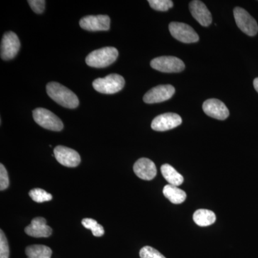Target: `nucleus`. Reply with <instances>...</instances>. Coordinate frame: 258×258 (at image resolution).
I'll use <instances>...</instances> for the list:
<instances>
[{"instance_id": "nucleus-21", "label": "nucleus", "mask_w": 258, "mask_h": 258, "mask_svg": "<svg viewBox=\"0 0 258 258\" xmlns=\"http://www.w3.org/2000/svg\"><path fill=\"white\" fill-rule=\"evenodd\" d=\"M82 225L85 228L89 229L92 231L95 237H101L104 235L105 230L103 226L98 224L96 220L91 218H85L82 220Z\"/></svg>"}, {"instance_id": "nucleus-22", "label": "nucleus", "mask_w": 258, "mask_h": 258, "mask_svg": "<svg viewBox=\"0 0 258 258\" xmlns=\"http://www.w3.org/2000/svg\"><path fill=\"white\" fill-rule=\"evenodd\" d=\"M29 195L33 201L36 202L37 203H43L45 202L50 201L52 199V195L47 192L44 189H40V188H35V189L30 190Z\"/></svg>"}, {"instance_id": "nucleus-13", "label": "nucleus", "mask_w": 258, "mask_h": 258, "mask_svg": "<svg viewBox=\"0 0 258 258\" xmlns=\"http://www.w3.org/2000/svg\"><path fill=\"white\" fill-rule=\"evenodd\" d=\"M203 111L209 116L218 120H225L230 115L228 108L220 100L208 99L204 102Z\"/></svg>"}, {"instance_id": "nucleus-26", "label": "nucleus", "mask_w": 258, "mask_h": 258, "mask_svg": "<svg viewBox=\"0 0 258 258\" xmlns=\"http://www.w3.org/2000/svg\"><path fill=\"white\" fill-rule=\"evenodd\" d=\"M10 185L9 176L6 168L3 164H0V190L8 189Z\"/></svg>"}, {"instance_id": "nucleus-15", "label": "nucleus", "mask_w": 258, "mask_h": 258, "mask_svg": "<svg viewBox=\"0 0 258 258\" xmlns=\"http://www.w3.org/2000/svg\"><path fill=\"white\" fill-rule=\"evenodd\" d=\"M189 10L191 15L202 26L208 27L211 25L212 18L206 5L203 2L194 0L189 3Z\"/></svg>"}, {"instance_id": "nucleus-25", "label": "nucleus", "mask_w": 258, "mask_h": 258, "mask_svg": "<svg viewBox=\"0 0 258 258\" xmlns=\"http://www.w3.org/2000/svg\"><path fill=\"white\" fill-rule=\"evenodd\" d=\"M10 248L4 232L0 230V258H9Z\"/></svg>"}, {"instance_id": "nucleus-8", "label": "nucleus", "mask_w": 258, "mask_h": 258, "mask_svg": "<svg viewBox=\"0 0 258 258\" xmlns=\"http://www.w3.org/2000/svg\"><path fill=\"white\" fill-rule=\"evenodd\" d=\"M20 49V41L15 32H8L3 35L1 42V58L10 60L14 58Z\"/></svg>"}, {"instance_id": "nucleus-4", "label": "nucleus", "mask_w": 258, "mask_h": 258, "mask_svg": "<svg viewBox=\"0 0 258 258\" xmlns=\"http://www.w3.org/2000/svg\"><path fill=\"white\" fill-rule=\"evenodd\" d=\"M32 115L35 121L42 128L54 132H60L63 128L62 120L49 110L43 108H36L32 112Z\"/></svg>"}, {"instance_id": "nucleus-14", "label": "nucleus", "mask_w": 258, "mask_h": 258, "mask_svg": "<svg viewBox=\"0 0 258 258\" xmlns=\"http://www.w3.org/2000/svg\"><path fill=\"white\" fill-rule=\"evenodd\" d=\"M25 233L33 237H49L52 233V230L50 226L47 225L45 218L37 217L32 220L30 225L25 229Z\"/></svg>"}, {"instance_id": "nucleus-2", "label": "nucleus", "mask_w": 258, "mask_h": 258, "mask_svg": "<svg viewBox=\"0 0 258 258\" xmlns=\"http://www.w3.org/2000/svg\"><path fill=\"white\" fill-rule=\"evenodd\" d=\"M118 56V51L113 47H106L93 51L86 57L88 66L97 69L106 68L113 63Z\"/></svg>"}, {"instance_id": "nucleus-28", "label": "nucleus", "mask_w": 258, "mask_h": 258, "mask_svg": "<svg viewBox=\"0 0 258 258\" xmlns=\"http://www.w3.org/2000/svg\"><path fill=\"white\" fill-rule=\"evenodd\" d=\"M253 86L254 89H255L256 91L258 93V78H256V79L254 80Z\"/></svg>"}, {"instance_id": "nucleus-27", "label": "nucleus", "mask_w": 258, "mask_h": 258, "mask_svg": "<svg viewBox=\"0 0 258 258\" xmlns=\"http://www.w3.org/2000/svg\"><path fill=\"white\" fill-rule=\"evenodd\" d=\"M31 9L37 14H42L45 10V0H28Z\"/></svg>"}, {"instance_id": "nucleus-11", "label": "nucleus", "mask_w": 258, "mask_h": 258, "mask_svg": "<svg viewBox=\"0 0 258 258\" xmlns=\"http://www.w3.org/2000/svg\"><path fill=\"white\" fill-rule=\"evenodd\" d=\"M182 123L179 115L174 113H166L156 117L153 120L152 128L157 132H166L179 126Z\"/></svg>"}, {"instance_id": "nucleus-23", "label": "nucleus", "mask_w": 258, "mask_h": 258, "mask_svg": "<svg viewBox=\"0 0 258 258\" xmlns=\"http://www.w3.org/2000/svg\"><path fill=\"white\" fill-rule=\"evenodd\" d=\"M148 3L152 9L157 11H167L174 6V3L171 0H149Z\"/></svg>"}, {"instance_id": "nucleus-18", "label": "nucleus", "mask_w": 258, "mask_h": 258, "mask_svg": "<svg viewBox=\"0 0 258 258\" xmlns=\"http://www.w3.org/2000/svg\"><path fill=\"white\" fill-rule=\"evenodd\" d=\"M216 215L211 210L200 209L197 210L193 215V220L200 227H208L216 221Z\"/></svg>"}, {"instance_id": "nucleus-10", "label": "nucleus", "mask_w": 258, "mask_h": 258, "mask_svg": "<svg viewBox=\"0 0 258 258\" xmlns=\"http://www.w3.org/2000/svg\"><path fill=\"white\" fill-rule=\"evenodd\" d=\"M175 93V88L171 85H161L152 88L144 96L146 103H157L170 99Z\"/></svg>"}, {"instance_id": "nucleus-19", "label": "nucleus", "mask_w": 258, "mask_h": 258, "mask_svg": "<svg viewBox=\"0 0 258 258\" xmlns=\"http://www.w3.org/2000/svg\"><path fill=\"white\" fill-rule=\"evenodd\" d=\"M161 174L164 179L173 186H180L184 181V178L170 164H163L161 167Z\"/></svg>"}, {"instance_id": "nucleus-7", "label": "nucleus", "mask_w": 258, "mask_h": 258, "mask_svg": "<svg viewBox=\"0 0 258 258\" xmlns=\"http://www.w3.org/2000/svg\"><path fill=\"white\" fill-rule=\"evenodd\" d=\"M234 17L237 27L246 35L254 36L258 32L257 22L245 10L241 8L234 9Z\"/></svg>"}, {"instance_id": "nucleus-9", "label": "nucleus", "mask_w": 258, "mask_h": 258, "mask_svg": "<svg viewBox=\"0 0 258 258\" xmlns=\"http://www.w3.org/2000/svg\"><path fill=\"white\" fill-rule=\"evenodd\" d=\"M111 19L108 15H89L80 20L79 25L88 31H107L110 29Z\"/></svg>"}, {"instance_id": "nucleus-12", "label": "nucleus", "mask_w": 258, "mask_h": 258, "mask_svg": "<svg viewBox=\"0 0 258 258\" xmlns=\"http://www.w3.org/2000/svg\"><path fill=\"white\" fill-rule=\"evenodd\" d=\"M54 155L56 160L67 167H76L81 161L79 153L74 149L63 146L56 147L54 149Z\"/></svg>"}, {"instance_id": "nucleus-24", "label": "nucleus", "mask_w": 258, "mask_h": 258, "mask_svg": "<svg viewBox=\"0 0 258 258\" xmlns=\"http://www.w3.org/2000/svg\"><path fill=\"white\" fill-rule=\"evenodd\" d=\"M141 258H166L157 249L150 246H145L139 252Z\"/></svg>"}, {"instance_id": "nucleus-6", "label": "nucleus", "mask_w": 258, "mask_h": 258, "mask_svg": "<svg viewBox=\"0 0 258 258\" xmlns=\"http://www.w3.org/2000/svg\"><path fill=\"white\" fill-rule=\"evenodd\" d=\"M169 31L176 40L184 43H194L200 40V37L189 25L172 22L169 25Z\"/></svg>"}, {"instance_id": "nucleus-17", "label": "nucleus", "mask_w": 258, "mask_h": 258, "mask_svg": "<svg viewBox=\"0 0 258 258\" xmlns=\"http://www.w3.org/2000/svg\"><path fill=\"white\" fill-rule=\"evenodd\" d=\"M163 194L171 203L179 205L184 203L186 198V194L177 186L167 184L163 189Z\"/></svg>"}, {"instance_id": "nucleus-16", "label": "nucleus", "mask_w": 258, "mask_h": 258, "mask_svg": "<svg viewBox=\"0 0 258 258\" xmlns=\"http://www.w3.org/2000/svg\"><path fill=\"white\" fill-rule=\"evenodd\" d=\"M134 171L140 179L150 181L157 176L155 164L147 158L139 159L134 165Z\"/></svg>"}, {"instance_id": "nucleus-5", "label": "nucleus", "mask_w": 258, "mask_h": 258, "mask_svg": "<svg viewBox=\"0 0 258 258\" xmlns=\"http://www.w3.org/2000/svg\"><path fill=\"white\" fill-rule=\"evenodd\" d=\"M151 67L163 73H180L184 71L185 64L174 56H161L151 61Z\"/></svg>"}, {"instance_id": "nucleus-20", "label": "nucleus", "mask_w": 258, "mask_h": 258, "mask_svg": "<svg viewBox=\"0 0 258 258\" xmlns=\"http://www.w3.org/2000/svg\"><path fill=\"white\" fill-rule=\"evenodd\" d=\"M28 258H50L52 249L43 244H33L28 246L25 249Z\"/></svg>"}, {"instance_id": "nucleus-1", "label": "nucleus", "mask_w": 258, "mask_h": 258, "mask_svg": "<svg viewBox=\"0 0 258 258\" xmlns=\"http://www.w3.org/2000/svg\"><path fill=\"white\" fill-rule=\"evenodd\" d=\"M46 88L47 95L60 106L67 108H76L79 106V100L77 96L60 83H49Z\"/></svg>"}, {"instance_id": "nucleus-3", "label": "nucleus", "mask_w": 258, "mask_h": 258, "mask_svg": "<svg viewBox=\"0 0 258 258\" xmlns=\"http://www.w3.org/2000/svg\"><path fill=\"white\" fill-rule=\"evenodd\" d=\"M125 86V80L118 74H110L93 82L94 89L103 94H114L119 92Z\"/></svg>"}]
</instances>
